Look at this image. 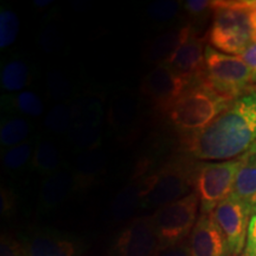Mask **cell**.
<instances>
[{
	"label": "cell",
	"mask_w": 256,
	"mask_h": 256,
	"mask_svg": "<svg viewBox=\"0 0 256 256\" xmlns=\"http://www.w3.org/2000/svg\"><path fill=\"white\" fill-rule=\"evenodd\" d=\"M256 144V87L236 98L200 132L185 136L184 150L202 162L238 158Z\"/></svg>",
	"instance_id": "obj_1"
},
{
	"label": "cell",
	"mask_w": 256,
	"mask_h": 256,
	"mask_svg": "<svg viewBox=\"0 0 256 256\" xmlns=\"http://www.w3.org/2000/svg\"><path fill=\"white\" fill-rule=\"evenodd\" d=\"M208 40L220 52L234 56L244 52L256 40V0L214 2Z\"/></svg>",
	"instance_id": "obj_2"
},
{
	"label": "cell",
	"mask_w": 256,
	"mask_h": 256,
	"mask_svg": "<svg viewBox=\"0 0 256 256\" xmlns=\"http://www.w3.org/2000/svg\"><path fill=\"white\" fill-rule=\"evenodd\" d=\"M234 101L204 81L188 88L166 113L176 130L188 136L209 126Z\"/></svg>",
	"instance_id": "obj_3"
},
{
	"label": "cell",
	"mask_w": 256,
	"mask_h": 256,
	"mask_svg": "<svg viewBox=\"0 0 256 256\" xmlns=\"http://www.w3.org/2000/svg\"><path fill=\"white\" fill-rule=\"evenodd\" d=\"M196 165L186 159L172 160L142 182L140 206L156 209L179 200L194 191Z\"/></svg>",
	"instance_id": "obj_4"
},
{
	"label": "cell",
	"mask_w": 256,
	"mask_h": 256,
	"mask_svg": "<svg viewBox=\"0 0 256 256\" xmlns=\"http://www.w3.org/2000/svg\"><path fill=\"white\" fill-rule=\"evenodd\" d=\"M241 156L226 162H200L196 165L194 190L200 197V215H209L232 194Z\"/></svg>",
	"instance_id": "obj_5"
},
{
	"label": "cell",
	"mask_w": 256,
	"mask_h": 256,
	"mask_svg": "<svg viewBox=\"0 0 256 256\" xmlns=\"http://www.w3.org/2000/svg\"><path fill=\"white\" fill-rule=\"evenodd\" d=\"M206 63V81L226 98L236 100L255 87L252 72L240 56L228 55L208 46Z\"/></svg>",
	"instance_id": "obj_6"
},
{
	"label": "cell",
	"mask_w": 256,
	"mask_h": 256,
	"mask_svg": "<svg viewBox=\"0 0 256 256\" xmlns=\"http://www.w3.org/2000/svg\"><path fill=\"white\" fill-rule=\"evenodd\" d=\"M198 209L200 197L194 190L182 200L156 210L152 218L162 249L188 240L198 220Z\"/></svg>",
	"instance_id": "obj_7"
},
{
	"label": "cell",
	"mask_w": 256,
	"mask_h": 256,
	"mask_svg": "<svg viewBox=\"0 0 256 256\" xmlns=\"http://www.w3.org/2000/svg\"><path fill=\"white\" fill-rule=\"evenodd\" d=\"M211 214L222 232L228 256H241L252 216L250 210L238 198L230 196Z\"/></svg>",
	"instance_id": "obj_8"
},
{
	"label": "cell",
	"mask_w": 256,
	"mask_h": 256,
	"mask_svg": "<svg viewBox=\"0 0 256 256\" xmlns=\"http://www.w3.org/2000/svg\"><path fill=\"white\" fill-rule=\"evenodd\" d=\"M162 250L151 216L136 217L121 230L110 256H158Z\"/></svg>",
	"instance_id": "obj_9"
},
{
	"label": "cell",
	"mask_w": 256,
	"mask_h": 256,
	"mask_svg": "<svg viewBox=\"0 0 256 256\" xmlns=\"http://www.w3.org/2000/svg\"><path fill=\"white\" fill-rule=\"evenodd\" d=\"M192 86L188 78L164 63L156 66L144 78L142 92L158 110L168 112Z\"/></svg>",
	"instance_id": "obj_10"
},
{
	"label": "cell",
	"mask_w": 256,
	"mask_h": 256,
	"mask_svg": "<svg viewBox=\"0 0 256 256\" xmlns=\"http://www.w3.org/2000/svg\"><path fill=\"white\" fill-rule=\"evenodd\" d=\"M206 49L203 38L192 32L188 40L170 57L166 64L194 86L204 82L206 80Z\"/></svg>",
	"instance_id": "obj_11"
},
{
	"label": "cell",
	"mask_w": 256,
	"mask_h": 256,
	"mask_svg": "<svg viewBox=\"0 0 256 256\" xmlns=\"http://www.w3.org/2000/svg\"><path fill=\"white\" fill-rule=\"evenodd\" d=\"M190 256H228L223 235L212 214L200 215L190 238Z\"/></svg>",
	"instance_id": "obj_12"
},
{
	"label": "cell",
	"mask_w": 256,
	"mask_h": 256,
	"mask_svg": "<svg viewBox=\"0 0 256 256\" xmlns=\"http://www.w3.org/2000/svg\"><path fill=\"white\" fill-rule=\"evenodd\" d=\"M232 196L242 202L252 215L256 214V144L241 156Z\"/></svg>",
	"instance_id": "obj_13"
},
{
	"label": "cell",
	"mask_w": 256,
	"mask_h": 256,
	"mask_svg": "<svg viewBox=\"0 0 256 256\" xmlns=\"http://www.w3.org/2000/svg\"><path fill=\"white\" fill-rule=\"evenodd\" d=\"M192 32L194 31L191 25H183L156 36L150 42L145 50L147 62L156 63V66L166 63L170 57L188 40Z\"/></svg>",
	"instance_id": "obj_14"
},
{
	"label": "cell",
	"mask_w": 256,
	"mask_h": 256,
	"mask_svg": "<svg viewBox=\"0 0 256 256\" xmlns=\"http://www.w3.org/2000/svg\"><path fill=\"white\" fill-rule=\"evenodd\" d=\"M24 244L26 256H78V254L75 242L57 234H37Z\"/></svg>",
	"instance_id": "obj_15"
},
{
	"label": "cell",
	"mask_w": 256,
	"mask_h": 256,
	"mask_svg": "<svg viewBox=\"0 0 256 256\" xmlns=\"http://www.w3.org/2000/svg\"><path fill=\"white\" fill-rule=\"evenodd\" d=\"M106 159L100 148L78 152L74 160L72 172L75 178L76 188H88L102 174Z\"/></svg>",
	"instance_id": "obj_16"
},
{
	"label": "cell",
	"mask_w": 256,
	"mask_h": 256,
	"mask_svg": "<svg viewBox=\"0 0 256 256\" xmlns=\"http://www.w3.org/2000/svg\"><path fill=\"white\" fill-rule=\"evenodd\" d=\"M74 188H76V183L72 172L60 170L56 174L48 176L40 188L42 204L46 208L58 206L69 196Z\"/></svg>",
	"instance_id": "obj_17"
},
{
	"label": "cell",
	"mask_w": 256,
	"mask_h": 256,
	"mask_svg": "<svg viewBox=\"0 0 256 256\" xmlns=\"http://www.w3.org/2000/svg\"><path fill=\"white\" fill-rule=\"evenodd\" d=\"M32 168L37 174L51 176L60 171V156L57 146L49 139H40L34 144Z\"/></svg>",
	"instance_id": "obj_18"
},
{
	"label": "cell",
	"mask_w": 256,
	"mask_h": 256,
	"mask_svg": "<svg viewBox=\"0 0 256 256\" xmlns=\"http://www.w3.org/2000/svg\"><path fill=\"white\" fill-rule=\"evenodd\" d=\"M31 82V70L23 60L14 58L6 62L0 72L2 88L8 92H20Z\"/></svg>",
	"instance_id": "obj_19"
},
{
	"label": "cell",
	"mask_w": 256,
	"mask_h": 256,
	"mask_svg": "<svg viewBox=\"0 0 256 256\" xmlns=\"http://www.w3.org/2000/svg\"><path fill=\"white\" fill-rule=\"evenodd\" d=\"M66 140L76 151L83 152L100 148L102 140V124H72L66 134Z\"/></svg>",
	"instance_id": "obj_20"
},
{
	"label": "cell",
	"mask_w": 256,
	"mask_h": 256,
	"mask_svg": "<svg viewBox=\"0 0 256 256\" xmlns=\"http://www.w3.org/2000/svg\"><path fill=\"white\" fill-rule=\"evenodd\" d=\"M72 124H102L104 120V104L96 96H82L72 101Z\"/></svg>",
	"instance_id": "obj_21"
},
{
	"label": "cell",
	"mask_w": 256,
	"mask_h": 256,
	"mask_svg": "<svg viewBox=\"0 0 256 256\" xmlns=\"http://www.w3.org/2000/svg\"><path fill=\"white\" fill-rule=\"evenodd\" d=\"M31 124L20 116H10L2 120L0 127V144L10 148L28 142L31 134Z\"/></svg>",
	"instance_id": "obj_22"
},
{
	"label": "cell",
	"mask_w": 256,
	"mask_h": 256,
	"mask_svg": "<svg viewBox=\"0 0 256 256\" xmlns=\"http://www.w3.org/2000/svg\"><path fill=\"white\" fill-rule=\"evenodd\" d=\"M72 126V110H70V106L66 104H56L44 118V128L50 134H55V136L68 134Z\"/></svg>",
	"instance_id": "obj_23"
},
{
	"label": "cell",
	"mask_w": 256,
	"mask_h": 256,
	"mask_svg": "<svg viewBox=\"0 0 256 256\" xmlns=\"http://www.w3.org/2000/svg\"><path fill=\"white\" fill-rule=\"evenodd\" d=\"M142 178L138 177L136 180L130 182L122 188L116 198H115L113 208L116 215H127L136 206H140L142 200Z\"/></svg>",
	"instance_id": "obj_24"
},
{
	"label": "cell",
	"mask_w": 256,
	"mask_h": 256,
	"mask_svg": "<svg viewBox=\"0 0 256 256\" xmlns=\"http://www.w3.org/2000/svg\"><path fill=\"white\" fill-rule=\"evenodd\" d=\"M10 106L19 114L38 118L44 113V104L34 92L23 90L10 98Z\"/></svg>",
	"instance_id": "obj_25"
},
{
	"label": "cell",
	"mask_w": 256,
	"mask_h": 256,
	"mask_svg": "<svg viewBox=\"0 0 256 256\" xmlns=\"http://www.w3.org/2000/svg\"><path fill=\"white\" fill-rule=\"evenodd\" d=\"M34 142L28 140L20 145L10 147L2 153V165L8 171H19L26 166L30 159L34 156Z\"/></svg>",
	"instance_id": "obj_26"
},
{
	"label": "cell",
	"mask_w": 256,
	"mask_h": 256,
	"mask_svg": "<svg viewBox=\"0 0 256 256\" xmlns=\"http://www.w3.org/2000/svg\"><path fill=\"white\" fill-rule=\"evenodd\" d=\"M110 112V122L115 130H124L134 122L138 110L132 98H120L115 102Z\"/></svg>",
	"instance_id": "obj_27"
},
{
	"label": "cell",
	"mask_w": 256,
	"mask_h": 256,
	"mask_svg": "<svg viewBox=\"0 0 256 256\" xmlns=\"http://www.w3.org/2000/svg\"><path fill=\"white\" fill-rule=\"evenodd\" d=\"M19 34V19L14 11L2 10L0 14V46L2 49L14 43Z\"/></svg>",
	"instance_id": "obj_28"
},
{
	"label": "cell",
	"mask_w": 256,
	"mask_h": 256,
	"mask_svg": "<svg viewBox=\"0 0 256 256\" xmlns=\"http://www.w3.org/2000/svg\"><path fill=\"white\" fill-rule=\"evenodd\" d=\"M46 86L51 98L57 102L66 101L72 95V86L69 81L55 70L48 74Z\"/></svg>",
	"instance_id": "obj_29"
},
{
	"label": "cell",
	"mask_w": 256,
	"mask_h": 256,
	"mask_svg": "<svg viewBox=\"0 0 256 256\" xmlns=\"http://www.w3.org/2000/svg\"><path fill=\"white\" fill-rule=\"evenodd\" d=\"M180 2H174V0H160V2H153L147 8V16L153 20L166 22L174 18L178 14Z\"/></svg>",
	"instance_id": "obj_30"
},
{
	"label": "cell",
	"mask_w": 256,
	"mask_h": 256,
	"mask_svg": "<svg viewBox=\"0 0 256 256\" xmlns=\"http://www.w3.org/2000/svg\"><path fill=\"white\" fill-rule=\"evenodd\" d=\"M0 256H26L25 244L11 236L2 235L0 243Z\"/></svg>",
	"instance_id": "obj_31"
},
{
	"label": "cell",
	"mask_w": 256,
	"mask_h": 256,
	"mask_svg": "<svg viewBox=\"0 0 256 256\" xmlns=\"http://www.w3.org/2000/svg\"><path fill=\"white\" fill-rule=\"evenodd\" d=\"M214 2L209 0H188L184 2V8L192 17H203L209 12L212 14Z\"/></svg>",
	"instance_id": "obj_32"
},
{
	"label": "cell",
	"mask_w": 256,
	"mask_h": 256,
	"mask_svg": "<svg viewBox=\"0 0 256 256\" xmlns=\"http://www.w3.org/2000/svg\"><path fill=\"white\" fill-rule=\"evenodd\" d=\"M241 256H256V214L250 217L247 241Z\"/></svg>",
	"instance_id": "obj_33"
},
{
	"label": "cell",
	"mask_w": 256,
	"mask_h": 256,
	"mask_svg": "<svg viewBox=\"0 0 256 256\" xmlns=\"http://www.w3.org/2000/svg\"><path fill=\"white\" fill-rule=\"evenodd\" d=\"M158 256H190V244L188 240L183 241L177 244L171 246V247L162 248L159 252Z\"/></svg>",
	"instance_id": "obj_34"
},
{
	"label": "cell",
	"mask_w": 256,
	"mask_h": 256,
	"mask_svg": "<svg viewBox=\"0 0 256 256\" xmlns=\"http://www.w3.org/2000/svg\"><path fill=\"white\" fill-rule=\"evenodd\" d=\"M241 60L248 66L252 72V78H254V82L256 83V40L252 43L243 54L240 55Z\"/></svg>",
	"instance_id": "obj_35"
},
{
	"label": "cell",
	"mask_w": 256,
	"mask_h": 256,
	"mask_svg": "<svg viewBox=\"0 0 256 256\" xmlns=\"http://www.w3.org/2000/svg\"><path fill=\"white\" fill-rule=\"evenodd\" d=\"M14 206V200H12V194H10L8 190L2 188V214L8 212L10 208Z\"/></svg>",
	"instance_id": "obj_36"
},
{
	"label": "cell",
	"mask_w": 256,
	"mask_h": 256,
	"mask_svg": "<svg viewBox=\"0 0 256 256\" xmlns=\"http://www.w3.org/2000/svg\"><path fill=\"white\" fill-rule=\"evenodd\" d=\"M51 4V0H34V5L37 8H46V6Z\"/></svg>",
	"instance_id": "obj_37"
}]
</instances>
